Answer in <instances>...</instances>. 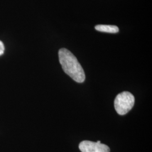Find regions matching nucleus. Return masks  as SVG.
<instances>
[{
  "label": "nucleus",
  "mask_w": 152,
  "mask_h": 152,
  "mask_svg": "<svg viewBox=\"0 0 152 152\" xmlns=\"http://www.w3.org/2000/svg\"><path fill=\"white\" fill-rule=\"evenodd\" d=\"M59 59L63 71L75 81L82 83L85 80V74L76 56L67 49L59 51Z\"/></svg>",
  "instance_id": "1"
},
{
  "label": "nucleus",
  "mask_w": 152,
  "mask_h": 152,
  "mask_svg": "<svg viewBox=\"0 0 152 152\" xmlns=\"http://www.w3.org/2000/svg\"><path fill=\"white\" fill-rule=\"evenodd\" d=\"M135 103L134 95L128 91H124L118 94L114 100V107L117 113L125 115L127 113Z\"/></svg>",
  "instance_id": "2"
},
{
  "label": "nucleus",
  "mask_w": 152,
  "mask_h": 152,
  "mask_svg": "<svg viewBox=\"0 0 152 152\" xmlns=\"http://www.w3.org/2000/svg\"><path fill=\"white\" fill-rule=\"evenodd\" d=\"M79 148L82 152H110V148L100 141H82L79 145Z\"/></svg>",
  "instance_id": "3"
},
{
  "label": "nucleus",
  "mask_w": 152,
  "mask_h": 152,
  "mask_svg": "<svg viewBox=\"0 0 152 152\" xmlns=\"http://www.w3.org/2000/svg\"><path fill=\"white\" fill-rule=\"evenodd\" d=\"M95 29L102 32L116 33L119 32V28L116 26L112 25H97L95 26Z\"/></svg>",
  "instance_id": "4"
},
{
  "label": "nucleus",
  "mask_w": 152,
  "mask_h": 152,
  "mask_svg": "<svg viewBox=\"0 0 152 152\" xmlns=\"http://www.w3.org/2000/svg\"><path fill=\"white\" fill-rule=\"evenodd\" d=\"M4 51H5L4 45L2 41H0V56L4 53Z\"/></svg>",
  "instance_id": "5"
}]
</instances>
